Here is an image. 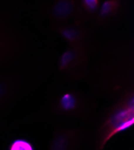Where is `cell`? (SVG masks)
I'll return each mask as SVG.
<instances>
[{
    "label": "cell",
    "mask_w": 134,
    "mask_h": 150,
    "mask_svg": "<svg viewBox=\"0 0 134 150\" xmlns=\"http://www.w3.org/2000/svg\"><path fill=\"white\" fill-rule=\"evenodd\" d=\"M134 125V91L130 89L117 97L105 111L94 139V150H102L117 134L126 132Z\"/></svg>",
    "instance_id": "1"
},
{
    "label": "cell",
    "mask_w": 134,
    "mask_h": 150,
    "mask_svg": "<svg viewBox=\"0 0 134 150\" xmlns=\"http://www.w3.org/2000/svg\"><path fill=\"white\" fill-rule=\"evenodd\" d=\"M52 109L58 115L84 118L89 115L91 106L87 98L82 94L75 90H69L57 98Z\"/></svg>",
    "instance_id": "2"
},
{
    "label": "cell",
    "mask_w": 134,
    "mask_h": 150,
    "mask_svg": "<svg viewBox=\"0 0 134 150\" xmlns=\"http://www.w3.org/2000/svg\"><path fill=\"white\" fill-rule=\"evenodd\" d=\"M89 61V51L69 46L58 58V69L71 79L78 80L86 76Z\"/></svg>",
    "instance_id": "3"
},
{
    "label": "cell",
    "mask_w": 134,
    "mask_h": 150,
    "mask_svg": "<svg viewBox=\"0 0 134 150\" xmlns=\"http://www.w3.org/2000/svg\"><path fill=\"white\" fill-rule=\"evenodd\" d=\"M52 30L62 37L69 46L89 51L90 30L84 25L74 22L60 26H52Z\"/></svg>",
    "instance_id": "4"
},
{
    "label": "cell",
    "mask_w": 134,
    "mask_h": 150,
    "mask_svg": "<svg viewBox=\"0 0 134 150\" xmlns=\"http://www.w3.org/2000/svg\"><path fill=\"white\" fill-rule=\"evenodd\" d=\"M84 132L80 129L58 128L48 150H78L84 140Z\"/></svg>",
    "instance_id": "5"
},
{
    "label": "cell",
    "mask_w": 134,
    "mask_h": 150,
    "mask_svg": "<svg viewBox=\"0 0 134 150\" xmlns=\"http://www.w3.org/2000/svg\"><path fill=\"white\" fill-rule=\"evenodd\" d=\"M78 1L75 0H57L49 7V16L53 26L67 24L75 20L78 12Z\"/></svg>",
    "instance_id": "6"
},
{
    "label": "cell",
    "mask_w": 134,
    "mask_h": 150,
    "mask_svg": "<svg viewBox=\"0 0 134 150\" xmlns=\"http://www.w3.org/2000/svg\"><path fill=\"white\" fill-rule=\"evenodd\" d=\"M123 3L120 0H106L102 2L94 18L97 24L106 26L116 20L123 10Z\"/></svg>",
    "instance_id": "7"
},
{
    "label": "cell",
    "mask_w": 134,
    "mask_h": 150,
    "mask_svg": "<svg viewBox=\"0 0 134 150\" xmlns=\"http://www.w3.org/2000/svg\"><path fill=\"white\" fill-rule=\"evenodd\" d=\"M18 47L15 37L4 26L0 24V64L13 56Z\"/></svg>",
    "instance_id": "8"
},
{
    "label": "cell",
    "mask_w": 134,
    "mask_h": 150,
    "mask_svg": "<svg viewBox=\"0 0 134 150\" xmlns=\"http://www.w3.org/2000/svg\"><path fill=\"white\" fill-rule=\"evenodd\" d=\"M78 12L74 23L82 24L94 18L101 6V0H81L78 1Z\"/></svg>",
    "instance_id": "9"
},
{
    "label": "cell",
    "mask_w": 134,
    "mask_h": 150,
    "mask_svg": "<svg viewBox=\"0 0 134 150\" xmlns=\"http://www.w3.org/2000/svg\"><path fill=\"white\" fill-rule=\"evenodd\" d=\"M16 90V84L9 77H0V108L9 102Z\"/></svg>",
    "instance_id": "10"
},
{
    "label": "cell",
    "mask_w": 134,
    "mask_h": 150,
    "mask_svg": "<svg viewBox=\"0 0 134 150\" xmlns=\"http://www.w3.org/2000/svg\"><path fill=\"white\" fill-rule=\"evenodd\" d=\"M8 150H35L33 144L24 138H18L12 141Z\"/></svg>",
    "instance_id": "11"
}]
</instances>
